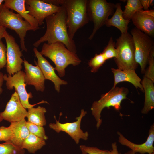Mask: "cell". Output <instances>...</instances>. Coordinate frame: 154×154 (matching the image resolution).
<instances>
[{
  "mask_svg": "<svg viewBox=\"0 0 154 154\" xmlns=\"http://www.w3.org/2000/svg\"><path fill=\"white\" fill-rule=\"evenodd\" d=\"M26 0H5L3 4L7 7L17 12L32 26L39 29L38 23L36 20L30 15L25 7Z\"/></svg>",
  "mask_w": 154,
  "mask_h": 154,
  "instance_id": "ffe728a7",
  "label": "cell"
},
{
  "mask_svg": "<svg viewBox=\"0 0 154 154\" xmlns=\"http://www.w3.org/2000/svg\"><path fill=\"white\" fill-rule=\"evenodd\" d=\"M12 134L9 126L6 127L2 126L0 127V141L10 142Z\"/></svg>",
  "mask_w": 154,
  "mask_h": 154,
  "instance_id": "1f68e13d",
  "label": "cell"
},
{
  "mask_svg": "<svg viewBox=\"0 0 154 154\" xmlns=\"http://www.w3.org/2000/svg\"><path fill=\"white\" fill-rule=\"evenodd\" d=\"M137 29L148 35L154 36V10H139L133 15L131 19Z\"/></svg>",
  "mask_w": 154,
  "mask_h": 154,
  "instance_id": "2e32d148",
  "label": "cell"
},
{
  "mask_svg": "<svg viewBox=\"0 0 154 154\" xmlns=\"http://www.w3.org/2000/svg\"><path fill=\"white\" fill-rule=\"evenodd\" d=\"M27 111L22 106L18 94L15 91L7 102L4 110L0 113V117L10 123L25 119Z\"/></svg>",
  "mask_w": 154,
  "mask_h": 154,
  "instance_id": "4fadbf2b",
  "label": "cell"
},
{
  "mask_svg": "<svg viewBox=\"0 0 154 154\" xmlns=\"http://www.w3.org/2000/svg\"><path fill=\"white\" fill-rule=\"evenodd\" d=\"M26 123L25 119L19 121L11 123L9 126L12 133L10 142L19 147L21 148L23 141L30 134L26 126Z\"/></svg>",
  "mask_w": 154,
  "mask_h": 154,
  "instance_id": "d6986e66",
  "label": "cell"
},
{
  "mask_svg": "<svg viewBox=\"0 0 154 154\" xmlns=\"http://www.w3.org/2000/svg\"><path fill=\"white\" fill-rule=\"evenodd\" d=\"M6 30V28L0 25V40L4 38L5 32Z\"/></svg>",
  "mask_w": 154,
  "mask_h": 154,
  "instance_id": "8d00e7d4",
  "label": "cell"
},
{
  "mask_svg": "<svg viewBox=\"0 0 154 154\" xmlns=\"http://www.w3.org/2000/svg\"><path fill=\"white\" fill-rule=\"evenodd\" d=\"M40 53L48 58L54 63L55 70L60 77L65 75V69L70 65L75 66L81 62L76 53L68 50L62 43L57 42L52 44L44 43Z\"/></svg>",
  "mask_w": 154,
  "mask_h": 154,
  "instance_id": "7a4b0ae2",
  "label": "cell"
},
{
  "mask_svg": "<svg viewBox=\"0 0 154 154\" xmlns=\"http://www.w3.org/2000/svg\"><path fill=\"white\" fill-rule=\"evenodd\" d=\"M148 63L149 66L145 72L144 76L154 82V49L152 48L150 52Z\"/></svg>",
  "mask_w": 154,
  "mask_h": 154,
  "instance_id": "f546056e",
  "label": "cell"
},
{
  "mask_svg": "<svg viewBox=\"0 0 154 154\" xmlns=\"http://www.w3.org/2000/svg\"><path fill=\"white\" fill-rule=\"evenodd\" d=\"M26 126L30 133L42 138L45 140L48 139L44 127L26 121Z\"/></svg>",
  "mask_w": 154,
  "mask_h": 154,
  "instance_id": "f1b7e54d",
  "label": "cell"
},
{
  "mask_svg": "<svg viewBox=\"0 0 154 154\" xmlns=\"http://www.w3.org/2000/svg\"><path fill=\"white\" fill-rule=\"evenodd\" d=\"M4 1L3 0H0V7L1 5L2 4V2Z\"/></svg>",
  "mask_w": 154,
  "mask_h": 154,
  "instance_id": "f35d334b",
  "label": "cell"
},
{
  "mask_svg": "<svg viewBox=\"0 0 154 154\" xmlns=\"http://www.w3.org/2000/svg\"><path fill=\"white\" fill-rule=\"evenodd\" d=\"M25 81L26 85L34 86L37 91L43 92L45 88V79L39 67L34 66L24 59Z\"/></svg>",
  "mask_w": 154,
  "mask_h": 154,
  "instance_id": "e0dca14e",
  "label": "cell"
},
{
  "mask_svg": "<svg viewBox=\"0 0 154 154\" xmlns=\"http://www.w3.org/2000/svg\"><path fill=\"white\" fill-rule=\"evenodd\" d=\"M46 111L45 108L40 106L28 109L26 116L27 121L40 126H45L46 121L45 114Z\"/></svg>",
  "mask_w": 154,
  "mask_h": 154,
  "instance_id": "603a6c76",
  "label": "cell"
},
{
  "mask_svg": "<svg viewBox=\"0 0 154 154\" xmlns=\"http://www.w3.org/2000/svg\"><path fill=\"white\" fill-rule=\"evenodd\" d=\"M131 34L134 43L136 62L140 65L141 72L144 73L148 62L150 52L154 47L153 37L135 27L131 29Z\"/></svg>",
  "mask_w": 154,
  "mask_h": 154,
  "instance_id": "ba28073f",
  "label": "cell"
},
{
  "mask_svg": "<svg viewBox=\"0 0 154 154\" xmlns=\"http://www.w3.org/2000/svg\"><path fill=\"white\" fill-rule=\"evenodd\" d=\"M118 141L122 145L127 147L135 153H139L141 154L148 153L149 154L154 153V125L150 127L149 131V135L145 141L142 144H137L134 143L127 139L120 132L118 131Z\"/></svg>",
  "mask_w": 154,
  "mask_h": 154,
  "instance_id": "9a60e30c",
  "label": "cell"
},
{
  "mask_svg": "<svg viewBox=\"0 0 154 154\" xmlns=\"http://www.w3.org/2000/svg\"><path fill=\"white\" fill-rule=\"evenodd\" d=\"M115 4L106 0H88L87 9L89 21L93 22L94 27L88 38H93L97 31L105 25L110 16L113 15Z\"/></svg>",
  "mask_w": 154,
  "mask_h": 154,
  "instance_id": "52a82bcc",
  "label": "cell"
},
{
  "mask_svg": "<svg viewBox=\"0 0 154 154\" xmlns=\"http://www.w3.org/2000/svg\"><path fill=\"white\" fill-rule=\"evenodd\" d=\"M24 149L17 147L10 142L0 144V154H24Z\"/></svg>",
  "mask_w": 154,
  "mask_h": 154,
  "instance_id": "484cf974",
  "label": "cell"
},
{
  "mask_svg": "<svg viewBox=\"0 0 154 154\" xmlns=\"http://www.w3.org/2000/svg\"><path fill=\"white\" fill-rule=\"evenodd\" d=\"M116 10L112 17L107 20L105 25L108 27H114L119 29L121 34L128 32V25L130 20H125L123 16L121 4L117 3L115 4Z\"/></svg>",
  "mask_w": 154,
  "mask_h": 154,
  "instance_id": "44dd1931",
  "label": "cell"
},
{
  "mask_svg": "<svg viewBox=\"0 0 154 154\" xmlns=\"http://www.w3.org/2000/svg\"><path fill=\"white\" fill-rule=\"evenodd\" d=\"M3 73L1 72H0V95L2 93L3 91L2 87L4 81L3 78Z\"/></svg>",
  "mask_w": 154,
  "mask_h": 154,
  "instance_id": "d590c367",
  "label": "cell"
},
{
  "mask_svg": "<svg viewBox=\"0 0 154 154\" xmlns=\"http://www.w3.org/2000/svg\"><path fill=\"white\" fill-rule=\"evenodd\" d=\"M44 139L30 133L23 141L21 148L26 149L30 153H34L46 145Z\"/></svg>",
  "mask_w": 154,
  "mask_h": 154,
  "instance_id": "cb8c5ba5",
  "label": "cell"
},
{
  "mask_svg": "<svg viewBox=\"0 0 154 154\" xmlns=\"http://www.w3.org/2000/svg\"><path fill=\"white\" fill-rule=\"evenodd\" d=\"M102 53L106 60L113 58H114L117 57V52L116 48V43L114 42L112 37L110 38L107 45Z\"/></svg>",
  "mask_w": 154,
  "mask_h": 154,
  "instance_id": "83f0119b",
  "label": "cell"
},
{
  "mask_svg": "<svg viewBox=\"0 0 154 154\" xmlns=\"http://www.w3.org/2000/svg\"><path fill=\"white\" fill-rule=\"evenodd\" d=\"M4 38H5L7 48V64L6 70L8 74L13 75L21 70L23 61L21 58L22 53L14 38L6 30Z\"/></svg>",
  "mask_w": 154,
  "mask_h": 154,
  "instance_id": "30bf717a",
  "label": "cell"
},
{
  "mask_svg": "<svg viewBox=\"0 0 154 154\" xmlns=\"http://www.w3.org/2000/svg\"><path fill=\"white\" fill-rule=\"evenodd\" d=\"M0 25L16 32L20 38L21 48L26 52L27 49L25 45V38L27 32L38 29L24 20L19 14L14 13L3 3L0 7Z\"/></svg>",
  "mask_w": 154,
  "mask_h": 154,
  "instance_id": "8992f818",
  "label": "cell"
},
{
  "mask_svg": "<svg viewBox=\"0 0 154 154\" xmlns=\"http://www.w3.org/2000/svg\"><path fill=\"white\" fill-rule=\"evenodd\" d=\"M106 60L104 55L102 53L95 54L93 57L91 58L88 62L89 66L91 68V72L92 73L97 72Z\"/></svg>",
  "mask_w": 154,
  "mask_h": 154,
  "instance_id": "4316f807",
  "label": "cell"
},
{
  "mask_svg": "<svg viewBox=\"0 0 154 154\" xmlns=\"http://www.w3.org/2000/svg\"><path fill=\"white\" fill-rule=\"evenodd\" d=\"M80 148L82 152L87 154H111V151L101 150L95 147L81 145L80 146Z\"/></svg>",
  "mask_w": 154,
  "mask_h": 154,
  "instance_id": "4dcf8cb0",
  "label": "cell"
},
{
  "mask_svg": "<svg viewBox=\"0 0 154 154\" xmlns=\"http://www.w3.org/2000/svg\"><path fill=\"white\" fill-rule=\"evenodd\" d=\"M111 69L114 76V83L111 90L114 89L120 82H127L133 84L136 88H139L142 91H143L141 83V79L137 74L135 70H121L114 68H112Z\"/></svg>",
  "mask_w": 154,
  "mask_h": 154,
  "instance_id": "ac0fdd59",
  "label": "cell"
},
{
  "mask_svg": "<svg viewBox=\"0 0 154 154\" xmlns=\"http://www.w3.org/2000/svg\"><path fill=\"white\" fill-rule=\"evenodd\" d=\"M55 4L63 5L66 14V24L68 34L73 39L80 28L89 21L87 9L88 0H56Z\"/></svg>",
  "mask_w": 154,
  "mask_h": 154,
  "instance_id": "3957f363",
  "label": "cell"
},
{
  "mask_svg": "<svg viewBox=\"0 0 154 154\" xmlns=\"http://www.w3.org/2000/svg\"><path fill=\"white\" fill-rule=\"evenodd\" d=\"M141 83L145 94L144 106L141 112L143 114H146L154 108V82L144 76Z\"/></svg>",
  "mask_w": 154,
  "mask_h": 154,
  "instance_id": "7402d4cb",
  "label": "cell"
},
{
  "mask_svg": "<svg viewBox=\"0 0 154 154\" xmlns=\"http://www.w3.org/2000/svg\"><path fill=\"white\" fill-rule=\"evenodd\" d=\"M25 7L29 14L34 18L39 26L44 23L48 17L59 12L61 6H57L41 0H26Z\"/></svg>",
  "mask_w": 154,
  "mask_h": 154,
  "instance_id": "7c38bea8",
  "label": "cell"
},
{
  "mask_svg": "<svg viewBox=\"0 0 154 154\" xmlns=\"http://www.w3.org/2000/svg\"><path fill=\"white\" fill-rule=\"evenodd\" d=\"M128 91L126 88L116 87L107 93L102 95L99 100L93 102L91 110L92 114L96 122L97 129L100 127L102 122L101 114L103 110L105 108H109L112 107L119 111L121 108L122 101L127 98V95Z\"/></svg>",
  "mask_w": 154,
  "mask_h": 154,
  "instance_id": "277c9868",
  "label": "cell"
},
{
  "mask_svg": "<svg viewBox=\"0 0 154 154\" xmlns=\"http://www.w3.org/2000/svg\"><path fill=\"white\" fill-rule=\"evenodd\" d=\"M7 48L1 40H0V70L6 66Z\"/></svg>",
  "mask_w": 154,
  "mask_h": 154,
  "instance_id": "d6a6232c",
  "label": "cell"
},
{
  "mask_svg": "<svg viewBox=\"0 0 154 154\" xmlns=\"http://www.w3.org/2000/svg\"><path fill=\"white\" fill-rule=\"evenodd\" d=\"M25 72L21 70L11 75L4 74L3 75L4 80L6 81V85L7 88L11 90L14 88L15 91L18 94L21 103L25 109H29L37 104L47 103L42 101L37 104H31L29 102V98L33 97L31 92L28 93L25 88L27 85L25 81Z\"/></svg>",
  "mask_w": 154,
  "mask_h": 154,
  "instance_id": "9c48e42d",
  "label": "cell"
},
{
  "mask_svg": "<svg viewBox=\"0 0 154 154\" xmlns=\"http://www.w3.org/2000/svg\"><path fill=\"white\" fill-rule=\"evenodd\" d=\"M86 114L87 112L82 109L79 116L76 118V121L72 123H61L55 119L56 123H50L49 127L57 133H59L61 131L66 133L76 144H78L80 139L86 140L89 136L88 132H84L80 128L82 119Z\"/></svg>",
  "mask_w": 154,
  "mask_h": 154,
  "instance_id": "8fae6325",
  "label": "cell"
},
{
  "mask_svg": "<svg viewBox=\"0 0 154 154\" xmlns=\"http://www.w3.org/2000/svg\"><path fill=\"white\" fill-rule=\"evenodd\" d=\"M135 154H136V153H135Z\"/></svg>",
  "mask_w": 154,
  "mask_h": 154,
  "instance_id": "b9f144b4",
  "label": "cell"
},
{
  "mask_svg": "<svg viewBox=\"0 0 154 154\" xmlns=\"http://www.w3.org/2000/svg\"><path fill=\"white\" fill-rule=\"evenodd\" d=\"M135 153L133 151L131 150H129L126 153H125L124 154H135Z\"/></svg>",
  "mask_w": 154,
  "mask_h": 154,
  "instance_id": "74e56055",
  "label": "cell"
},
{
  "mask_svg": "<svg viewBox=\"0 0 154 154\" xmlns=\"http://www.w3.org/2000/svg\"><path fill=\"white\" fill-rule=\"evenodd\" d=\"M141 5L144 10H149L150 6L153 5L154 0H140Z\"/></svg>",
  "mask_w": 154,
  "mask_h": 154,
  "instance_id": "836d02e7",
  "label": "cell"
},
{
  "mask_svg": "<svg viewBox=\"0 0 154 154\" xmlns=\"http://www.w3.org/2000/svg\"><path fill=\"white\" fill-rule=\"evenodd\" d=\"M117 147L116 143L114 142L112 143V149L111 151V154H119Z\"/></svg>",
  "mask_w": 154,
  "mask_h": 154,
  "instance_id": "e575fe53",
  "label": "cell"
},
{
  "mask_svg": "<svg viewBox=\"0 0 154 154\" xmlns=\"http://www.w3.org/2000/svg\"><path fill=\"white\" fill-rule=\"evenodd\" d=\"M61 6V9L59 12L45 19L46 31L42 37L33 43V46L37 48L45 42L49 44L60 42L63 44L69 50L76 53L75 42L70 38L68 34L66 10L64 6Z\"/></svg>",
  "mask_w": 154,
  "mask_h": 154,
  "instance_id": "6da1fadb",
  "label": "cell"
},
{
  "mask_svg": "<svg viewBox=\"0 0 154 154\" xmlns=\"http://www.w3.org/2000/svg\"><path fill=\"white\" fill-rule=\"evenodd\" d=\"M3 120L0 117V122L1 121Z\"/></svg>",
  "mask_w": 154,
  "mask_h": 154,
  "instance_id": "60d3db41",
  "label": "cell"
},
{
  "mask_svg": "<svg viewBox=\"0 0 154 154\" xmlns=\"http://www.w3.org/2000/svg\"><path fill=\"white\" fill-rule=\"evenodd\" d=\"M82 152V154H87L86 153H85L84 152Z\"/></svg>",
  "mask_w": 154,
  "mask_h": 154,
  "instance_id": "ab89813d",
  "label": "cell"
},
{
  "mask_svg": "<svg viewBox=\"0 0 154 154\" xmlns=\"http://www.w3.org/2000/svg\"><path fill=\"white\" fill-rule=\"evenodd\" d=\"M143 9L140 0H128L123 11V17L125 20H131L135 13Z\"/></svg>",
  "mask_w": 154,
  "mask_h": 154,
  "instance_id": "d4e9b609",
  "label": "cell"
},
{
  "mask_svg": "<svg viewBox=\"0 0 154 154\" xmlns=\"http://www.w3.org/2000/svg\"><path fill=\"white\" fill-rule=\"evenodd\" d=\"M33 50L37 59V62L35 61V64L40 68L45 79L49 80L52 82L56 90L59 93L61 85H66L67 82L61 79L56 74L54 68L43 56L36 48L34 47Z\"/></svg>",
  "mask_w": 154,
  "mask_h": 154,
  "instance_id": "5bb4252c",
  "label": "cell"
},
{
  "mask_svg": "<svg viewBox=\"0 0 154 154\" xmlns=\"http://www.w3.org/2000/svg\"><path fill=\"white\" fill-rule=\"evenodd\" d=\"M117 56L114 60L121 70H135L138 65L135 58V47L133 37L128 32L121 34L116 40Z\"/></svg>",
  "mask_w": 154,
  "mask_h": 154,
  "instance_id": "5b68a950",
  "label": "cell"
}]
</instances>
